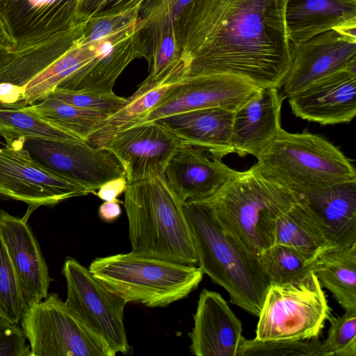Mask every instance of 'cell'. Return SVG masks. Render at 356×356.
<instances>
[{
	"mask_svg": "<svg viewBox=\"0 0 356 356\" xmlns=\"http://www.w3.org/2000/svg\"><path fill=\"white\" fill-rule=\"evenodd\" d=\"M286 0H193L177 19L187 76L228 74L280 88L289 70Z\"/></svg>",
	"mask_w": 356,
	"mask_h": 356,
	"instance_id": "1",
	"label": "cell"
},
{
	"mask_svg": "<svg viewBox=\"0 0 356 356\" xmlns=\"http://www.w3.org/2000/svg\"><path fill=\"white\" fill-rule=\"evenodd\" d=\"M182 208L203 274L228 293L231 303L258 316L270 284L259 255L225 229L207 200L184 202Z\"/></svg>",
	"mask_w": 356,
	"mask_h": 356,
	"instance_id": "2",
	"label": "cell"
},
{
	"mask_svg": "<svg viewBox=\"0 0 356 356\" xmlns=\"http://www.w3.org/2000/svg\"><path fill=\"white\" fill-rule=\"evenodd\" d=\"M182 204L165 175L127 182L124 207L131 252L184 264H197Z\"/></svg>",
	"mask_w": 356,
	"mask_h": 356,
	"instance_id": "3",
	"label": "cell"
},
{
	"mask_svg": "<svg viewBox=\"0 0 356 356\" xmlns=\"http://www.w3.org/2000/svg\"><path fill=\"white\" fill-rule=\"evenodd\" d=\"M299 195L264 175L254 163L233 170L216 193L206 199L225 229L249 251L259 255L273 244L277 216Z\"/></svg>",
	"mask_w": 356,
	"mask_h": 356,
	"instance_id": "4",
	"label": "cell"
},
{
	"mask_svg": "<svg viewBox=\"0 0 356 356\" xmlns=\"http://www.w3.org/2000/svg\"><path fill=\"white\" fill-rule=\"evenodd\" d=\"M258 169L304 197L337 184L356 180L351 161L335 145L309 132L282 128L257 156Z\"/></svg>",
	"mask_w": 356,
	"mask_h": 356,
	"instance_id": "5",
	"label": "cell"
},
{
	"mask_svg": "<svg viewBox=\"0 0 356 356\" xmlns=\"http://www.w3.org/2000/svg\"><path fill=\"white\" fill-rule=\"evenodd\" d=\"M90 273L127 302L165 307L187 297L203 278L199 267L134 252L97 257Z\"/></svg>",
	"mask_w": 356,
	"mask_h": 356,
	"instance_id": "6",
	"label": "cell"
},
{
	"mask_svg": "<svg viewBox=\"0 0 356 356\" xmlns=\"http://www.w3.org/2000/svg\"><path fill=\"white\" fill-rule=\"evenodd\" d=\"M331 316L325 292L310 270L282 284H270L258 315L259 340L318 339Z\"/></svg>",
	"mask_w": 356,
	"mask_h": 356,
	"instance_id": "7",
	"label": "cell"
},
{
	"mask_svg": "<svg viewBox=\"0 0 356 356\" xmlns=\"http://www.w3.org/2000/svg\"><path fill=\"white\" fill-rule=\"evenodd\" d=\"M31 356H115L101 338L84 325L56 293L25 310L20 321Z\"/></svg>",
	"mask_w": 356,
	"mask_h": 356,
	"instance_id": "8",
	"label": "cell"
},
{
	"mask_svg": "<svg viewBox=\"0 0 356 356\" xmlns=\"http://www.w3.org/2000/svg\"><path fill=\"white\" fill-rule=\"evenodd\" d=\"M62 272L67 283L65 303L68 309L115 354L127 353L124 325L127 302L74 258H66Z\"/></svg>",
	"mask_w": 356,
	"mask_h": 356,
	"instance_id": "9",
	"label": "cell"
},
{
	"mask_svg": "<svg viewBox=\"0 0 356 356\" xmlns=\"http://www.w3.org/2000/svg\"><path fill=\"white\" fill-rule=\"evenodd\" d=\"M135 12L107 35L86 43L89 61L56 89L72 92H113L115 81L134 59L145 57L143 31L145 18Z\"/></svg>",
	"mask_w": 356,
	"mask_h": 356,
	"instance_id": "10",
	"label": "cell"
},
{
	"mask_svg": "<svg viewBox=\"0 0 356 356\" xmlns=\"http://www.w3.org/2000/svg\"><path fill=\"white\" fill-rule=\"evenodd\" d=\"M23 147L40 164L77 184L90 193L108 181L125 177L122 165L108 149L94 147L81 140L26 139Z\"/></svg>",
	"mask_w": 356,
	"mask_h": 356,
	"instance_id": "11",
	"label": "cell"
},
{
	"mask_svg": "<svg viewBox=\"0 0 356 356\" xmlns=\"http://www.w3.org/2000/svg\"><path fill=\"white\" fill-rule=\"evenodd\" d=\"M90 192L44 167L23 145L0 147V195L26 203L32 210Z\"/></svg>",
	"mask_w": 356,
	"mask_h": 356,
	"instance_id": "12",
	"label": "cell"
},
{
	"mask_svg": "<svg viewBox=\"0 0 356 356\" xmlns=\"http://www.w3.org/2000/svg\"><path fill=\"white\" fill-rule=\"evenodd\" d=\"M261 88L248 79L228 74L187 76L175 85L161 102L136 125L207 108L235 111Z\"/></svg>",
	"mask_w": 356,
	"mask_h": 356,
	"instance_id": "13",
	"label": "cell"
},
{
	"mask_svg": "<svg viewBox=\"0 0 356 356\" xmlns=\"http://www.w3.org/2000/svg\"><path fill=\"white\" fill-rule=\"evenodd\" d=\"M182 143L176 135L153 121L115 132L101 147L115 156L127 182H134L164 175L168 162Z\"/></svg>",
	"mask_w": 356,
	"mask_h": 356,
	"instance_id": "14",
	"label": "cell"
},
{
	"mask_svg": "<svg viewBox=\"0 0 356 356\" xmlns=\"http://www.w3.org/2000/svg\"><path fill=\"white\" fill-rule=\"evenodd\" d=\"M78 0H0V19L13 47L21 49L69 31L84 20Z\"/></svg>",
	"mask_w": 356,
	"mask_h": 356,
	"instance_id": "15",
	"label": "cell"
},
{
	"mask_svg": "<svg viewBox=\"0 0 356 356\" xmlns=\"http://www.w3.org/2000/svg\"><path fill=\"white\" fill-rule=\"evenodd\" d=\"M288 98L299 118L322 125L349 123L356 115V57Z\"/></svg>",
	"mask_w": 356,
	"mask_h": 356,
	"instance_id": "16",
	"label": "cell"
},
{
	"mask_svg": "<svg viewBox=\"0 0 356 356\" xmlns=\"http://www.w3.org/2000/svg\"><path fill=\"white\" fill-rule=\"evenodd\" d=\"M86 23L21 49L0 48V104L22 106L26 85L75 44Z\"/></svg>",
	"mask_w": 356,
	"mask_h": 356,
	"instance_id": "17",
	"label": "cell"
},
{
	"mask_svg": "<svg viewBox=\"0 0 356 356\" xmlns=\"http://www.w3.org/2000/svg\"><path fill=\"white\" fill-rule=\"evenodd\" d=\"M291 66L282 86L284 98L344 67L356 57V38L330 30L291 43Z\"/></svg>",
	"mask_w": 356,
	"mask_h": 356,
	"instance_id": "18",
	"label": "cell"
},
{
	"mask_svg": "<svg viewBox=\"0 0 356 356\" xmlns=\"http://www.w3.org/2000/svg\"><path fill=\"white\" fill-rule=\"evenodd\" d=\"M188 336L190 350L197 356H239L244 339L241 321L222 296L203 289Z\"/></svg>",
	"mask_w": 356,
	"mask_h": 356,
	"instance_id": "19",
	"label": "cell"
},
{
	"mask_svg": "<svg viewBox=\"0 0 356 356\" xmlns=\"http://www.w3.org/2000/svg\"><path fill=\"white\" fill-rule=\"evenodd\" d=\"M0 236L27 307L44 299L51 280L39 243L26 219L0 209Z\"/></svg>",
	"mask_w": 356,
	"mask_h": 356,
	"instance_id": "20",
	"label": "cell"
},
{
	"mask_svg": "<svg viewBox=\"0 0 356 356\" xmlns=\"http://www.w3.org/2000/svg\"><path fill=\"white\" fill-rule=\"evenodd\" d=\"M234 169L204 151L182 143L168 162L164 175L182 202L213 195Z\"/></svg>",
	"mask_w": 356,
	"mask_h": 356,
	"instance_id": "21",
	"label": "cell"
},
{
	"mask_svg": "<svg viewBox=\"0 0 356 356\" xmlns=\"http://www.w3.org/2000/svg\"><path fill=\"white\" fill-rule=\"evenodd\" d=\"M285 98L278 88H261L234 111L232 146L241 157L257 156L275 138L281 127V108Z\"/></svg>",
	"mask_w": 356,
	"mask_h": 356,
	"instance_id": "22",
	"label": "cell"
},
{
	"mask_svg": "<svg viewBox=\"0 0 356 356\" xmlns=\"http://www.w3.org/2000/svg\"><path fill=\"white\" fill-rule=\"evenodd\" d=\"M234 111L207 108L171 115L155 122L163 125L183 143L221 159L234 153L232 146Z\"/></svg>",
	"mask_w": 356,
	"mask_h": 356,
	"instance_id": "23",
	"label": "cell"
},
{
	"mask_svg": "<svg viewBox=\"0 0 356 356\" xmlns=\"http://www.w3.org/2000/svg\"><path fill=\"white\" fill-rule=\"evenodd\" d=\"M300 198L314 213L333 249L356 243V180Z\"/></svg>",
	"mask_w": 356,
	"mask_h": 356,
	"instance_id": "24",
	"label": "cell"
},
{
	"mask_svg": "<svg viewBox=\"0 0 356 356\" xmlns=\"http://www.w3.org/2000/svg\"><path fill=\"white\" fill-rule=\"evenodd\" d=\"M356 24V0H286L285 25L291 43Z\"/></svg>",
	"mask_w": 356,
	"mask_h": 356,
	"instance_id": "25",
	"label": "cell"
},
{
	"mask_svg": "<svg viewBox=\"0 0 356 356\" xmlns=\"http://www.w3.org/2000/svg\"><path fill=\"white\" fill-rule=\"evenodd\" d=\"M187 75V66L182 63L161 81L145 80L129 97L124 106L109 116L99 129L93 134L87 143L94 147H101L115 132L137 124L152 110L159 105L169 90Z\"/></svg>",
	"mask_w": 356,
	"mask_h": 356,
	"instance_id": "26",
	"label": "cell"
},
{
	"mask_svg": "<svg viewBox=\"0 0 356 356\" xmlns=\"http://www.w3.org/2000/svg\"><path fill=\"white\" fill-rule=\"evenodd\" d=\"M273 244L294 248L312 264L326 250L333 249L320 223L300 197L276 218Z\"/></svg>",
	"mask_w": 356,
	"mask_h": 356,
	"instance_id": "27",
	"label": "cell"
},
{
	"mask_svg": "<svg viewBox=\"0 0 356 356\" xmlns=\"http://www.w3.org/2000/svg\"><path fill=\"white\" fill-rule=\"evenodd\" d=\"M311 270L345 311L356 310V243L326 250Z\"/></svg>",
	"mask_w": 356,
	"mask_h": 356,
	"instance_id": "28",
	"label": "cell"
},
{
	"mask_svg": "<svg viewBox=\"0 0 356 356\" xmlns=\"http://www.w3.org/2000/svg\"><path fill=\"white\" fill-rule=\"evenodd\" d=\"M0 136L6 145H23L26 139L76 140L77 137L44 120L26 106L0 104Z\"/></svg>",
	"mask_w": 356,
	"mask_h": 356,
	"instance_id": "29",
	"label": "cell"
},
{
	"mask_svg": "<svg viewBox=\"0 0 356 356\" xmlns=\"http://www.w3.org/2000/svg\"><path fill=\"white\" fill-rule=\"evenodd\" d=\"M26 106L50 124L86 143L109 117L51 97Z\"/></svg>",
	"mask_w": 356,
	"mask_h": 356,
	"instance_id": "30",
	"label": "cell"
},
{
	"mask_svg": "<svg viewBox=\"0 0 356 356\" xmlns=\"http://www.w3.org/2000/svg\"><path fill=\"white\" fill-rule=\"evenodd\" d=\"M89 58L88 47L79 38L67 51L26 85L22 106L44 99L64 79L85 65Z\"/></svg>",
	"mask_w": 356,
	"mask_h": 356,
	"instance_id": "31",
	"label": "cell"
},
{
	"mask_svg": "<svg viewBox=\"0 0 356 356\" xmlns=\"http://www.w3.org/2000/svg\"><path fill=\"white\" fill-rule=\"evenodd\" d=\"M259 258L270 284H282L311 270L312 261L293 247L273 244L264 250Z\"/></svg>",
	"mask_w": 356,
	"mask_h": 356,
	"instance_id": "32",
	"label": "cell"
},
{
	"mask_svg": "<svg viewBox=\"0 0 356 356\" xmlns=\"http://www.w3.org/2000/svg\"><path fill=\"white\" fill-rule=\"evenodd\" d=\"M27 307L13 266L0 236V316L10 325H18Z\"/></svg>",
	"mask_w": 356,
	"mask_h": 356,
	"instance_id": "33",
	"label": "cell"
},
{
	"mask_svg": "<svg viewBox=\"0 0 356 356\" xmlns=\"http://www.w3.org/2000/svg\"><path fill=\"white\" fill-rule=\"evenodd\" d=\"M323 356L321 341L310 340H259L244 338L239 356Z\"/></svg>",
	"mask_w": 356,
	"mask_h": 356,
	"instance_id": "34",
	"label": "cell"
},
{
	"mask_svg": "<svg viewBox=\"0 0 356 356\" xmlns=\"http://www.w3.org/2000/svg\"><path fill=\"white\" fill-rule=\"evenodd\" d=\"M327 338L321 341L323 356H356V310L330 316Z\"/></svg>",
	"mask_w": 356,
	"mask_h": 356,
	"instance_id": "35",
	"label": "cell"
},
{
	"mask_svg": "<svg viewBox=\"0 0 356 356\" xmlns=\"http://www.w3.org/2000/svg\"><path fill=\"white\" fill-rule=\"evenodd\" d=\"M74 106L108 116L122 108L127 99L113 92H72L55 89L48 96Z\"/></svg>",
	"mask_w": 356,
	"mask_h": 356,
	"instance_id": "36",
	"label": "cell"
},
{
	"mask_svg": "<svg viewBox=\"0 0 356 356\" xmlns=\"http://www.w3.org/2000/svg\"><path fill=\"white\" fill-rule=\"evenodd\" d=\"M0 356H31L30 346L18 325H12L0 332Z\"/></svg>",
	"mask_w": 356,
	"mask_h": 356,
	"instance_id": "37",
	"label": "cell"
},
{
	"mask_svg": "<svg viewBox=\"0 0 356 356\" xmlns=\"http://www.w3.org/2000/svg\"><path fill=\"white\" fill-rule=\"evenodd\" d=\"M127 184L125 177H120L104 183L95 195L104 201L118 200V197L124 193Z\"/></svg>",
	"mask_w": 356,
	"mask_h": 356,
	"instance_id": "38",
	"label": "cell"
},
{
	"mask_svg": "<svg viewBox=\"0 0 356 356\" xmlns=\"http://www.w3.org/2000/svg\"><path fill=\"white\" fill-rule=\"evenodd\" d=\"M120 201H104L98 210L99 216L106 222H113L116 220L122 213Z\"/></svg>",
	"mask_w": 356,
	"mask_h": 356,
	"instance_id": "39",
	"label": "cell"
},
{
	"mask_svg": "<svg viewBox=\"0 0 356 356\" xmlns=\"http://www.w3.org/2000/svg\"><path fill=\"white\" fill-rule=\"evenodd\" d=\"M13 47V41L7 33L2 21L0 19V48L12 49Z\"/></svg>",
	"mask_w": 356,
	"mask_h": 356,
	"instance_id": "40",
	"label": "cell"
},
{
	"mask_svg": "<svg viewBox=\"0 0 356 356\" xmlns=\"http://www.w3.org/2000/svg\"><path fill=\"white\" fill-rule=\"evenodd\" d=\"M96 0H78L76 13L78 17L83 20V15L86 10Z\"/></svg>",
	"mask_w": 356,
	"mask_h": 356,
	"instance_id": "41",
	"label": "cell"
},
{
	"mask_svg": "<svg viewBox=\"0 0 356 356\" xmlns=\"http://www.w3.org/2000/svg\"><path fill=\"white\" fill-rule=\"evenodd\" d=\"M10 325H12L8 323L3 317L0 316V332Z\"/></svg>",
	"mask_w": 356,
	"mask_h": 356,
	"instance_id": "42",
	"label": "cell"
}]
</instances>
